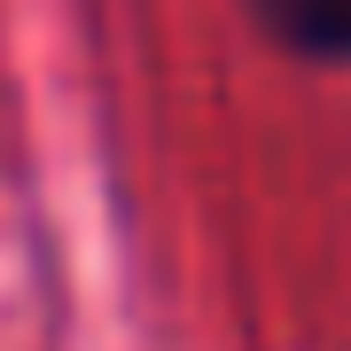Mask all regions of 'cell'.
<instances>
[{"label":"cell","instance_id":"obj_1","mask_svg":"<svg viewBox=\"0 0 351 351\" xmlns=\"http://www.w3.org/2000/svg\"><path fill=\"white\" fill-rule=\"evenodd\" d=\"M258 24L313 63H351V0H250Z\"/></svg>","mask_w":351,"mask_h":351}]
</instances>
